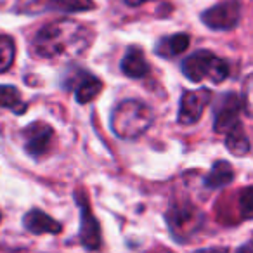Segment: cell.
Wrapping results in <instances>:
<instances>
[{
	"label": "cell",
	"mask_w": 253,
	"mask_h": 253,
	"mask_svg": "<svg viewBox=\"0 0 253 253\" xmlns=\"http://www.w3.org/2000/svg\"><path fill=\"white\" fill-rule=\"evenodd\" d=\"M189 35L186 33H177V35L167 37L156 47V54H160L162 57H173V56H180L184 50L189 47Z\"/></svg>",
	"instance_id": "obj_13"
},
{
	"label": "cell",
	"mask_w": 253,
	"mask_h": 253,
	"mask_svg": "<svg viewBox=\"0 0 253 253\" xmlns=\"http://www.w3.org/2000/svg\"><path fill=\"white\" fill-rule=\"evenodd\" d=\"M203 23L211 30H232L241 19V4L239 0H227L222 4L210 7L201 14Z\"/></svg>",
	"instance_id": "obj_5"
},
{
	"label": "cell",
	"mask_w": 253,
	"mask_h": 253,
	"mask_svg": "<svg viewBox=\"0 0 253 253\" xmlns=\"http://www.w3.org/2000/svg\"><path fill=\"white\" fill-rule=\"evenodd\" d=\"M102 90V84L99 78L92 77V75H85L84 80L78 84L77 87V101L80 104H87V102L94 101Z\"/></svg>",
	"instance_id": "obj_17"
},
{
	"label": "cell",
	"mask_w": 253,
	"mask_h": 253,
	"mask_svg": "<svg viewBox=\"0 0 253 253\" xmlns=\"http://www.w3.org/2000/svg\"><path fill=\"white\" fill-rule=\"evenodd\" d=\"M128 5H134V7H137V5L144 4V2H149V0H125Z\"/></svg>",
	"instance_id": "obj_21"
},
{
	"label": "cell",
	"mask_w": 253,
	"mask_h": 253,
	"mask_svg": "<svg viewBox=\"0 0 253 253\" xmlns=\"http://www.w3.org/2000/svg\"><path fill=\"white\" fill-rule=\"evenodd\" d=\"M122 71L130 78H142L148 75L149 64L139 47H130L122 61Z\"/></svg>",
	"instance_id": "obj_12"
},
{
	"label": "cell",
	"mask_w": 253,
	"mask_h": 253,
	"mask_svg": "<svg viewBox=\"0 0 253 253\" xmlns=\"http://www.w3.org/2000/svg\"><path fill=\"white\" fill-rule=\"evenodd\" d=\"M77 203L80 207V241L87 250H97L101 246V227L95 220L94 213L90 210L87 198L82 193H77Z\"/></svg>",
	"instance_id": "obj_8"
},
{
	"label": "cell",
	"mask_w": 253,
	"mask_h": 253,
	"mask_svg": "<svg viewBox=\"0 0 253 253\" xmlns=\"http://www.w3.org/2000/svg\"><path fill=\"white\" fill-rule=\"evenodd\" d=\"M239 213L241 218H253V186L245 187L239 194Z\"/></svg>",
	"instance_id": "obj_19"
},
{
	"label": "cell",
	"mask_w": 253,
	"mask_h": 253,
	"mask_svg": "<svg viewBox=\"0 0 253 253\" xmlns=\"http://www.w3.org/2000/svg\"><path fill=\"white\" fill-rule=\"evenodd\" d=\"M92 0H35L28 12H42V11H63V12H82L94 9Z\"/></svg>",
	"instance_id": "obj_10"
},
{
	"label": "cell",
	"mask_w": 253,
	"mask_h": 253,
	"mask_svg": "<svg viewBox=\"0 0 253 253\" xmlns=\"http://www.w3.org/2000/svg\"><path fill=\"white\" fill-rule=\"evenodd\" d=\"M155 122L153 109L141 101H123L111 115V128L120 139L132 141L141 137Z\"/></svg>",
	"instance_id": "obj_2"
},
{
	"label": "cell",
	"mask_w": 253,
	"mask_h": 253,
	"mask_svg": "<svg viewBox=\"0 0 253 253\" xmlns=\"http://www.w3.org/2000/svg\"><path fill=\"white\" fill-rule=\"evenodd\" d=\"M243 108V99H239L238 94H227L222 97L220 106L215 111L213 128L217 134H227L236 125H239V113Z\"/></svg>",
	"instance_id": "obj_9"
},
{
	"label": "cell",
	"mask_w": 253,
	"mask_h": 253,
	"mask_svg": "<svg viewBox=\"0 0 253 253\" xmlns=\"http://www.w3.org/2000/svg\"><path fill=\"white\" fill-rule=\"evenodd\" d=\"M211 101V90L200 88V90H187L182 94L179 108V123L193 125L201 118L203 111Z\"/></svg>",
	"instance_id": "obj_6"
},
{
	"label": "cell",
	"mask_w": 253,
	"mask_h": 253,
	"mask_svg": "<svg viewBox=\"0 0 253 253\" xmlns=\"http://www.w3.org/2000/svg\"><path fill=\"white\" fill-rule=\"evenodd\" d=\"M225 148L234 156H245L250 153V141L246 137L245 130H243L241 123L225 134Z\"/></svg>",
	"instance_id": "obj_15"
},
{
	"label": "cell",
	"mask_w": 253,
	"mask_h": 253,
	"mask_svg": "<svg viewBox=\"0 0 253 253\" xmlns=\"http://www.w3.org/2000/svg\"><path fill=\"white\" fill-rule=\"evenodd\" d=\"M0 218H2V213H0Z\"/></svg>",
	"instance_id": "obj_22"
},
{
	"label": "cell",
	"mask_w": 253,
	"mask_h": 253,
	"mask_svg": "<svg viewBox=\"0 0 253 253\" xmlns=\"http://www.w3.org/2000/svg\"><path fill=\"white\" fill-rule=\"evenodd\" d=\"M234 179V170H232L231 163L227 162H217L211 169V172L205 177V186L208 189H217V187L227 186V184L232 182Z\"/></svg>",
	"instance_id": "obj_14"
},
{
	"label": "cell",
	"mask_w": 253,
	"mask_h": 253,
	"mask_svg": "<svg viewBox=\"0 0 253 253\" xmlns=\"http://www.w3.org/2000/svg\"><path fill=\"white\" fill-rule=\"evenodd\" d=\"M90 32L73 19H57L43 28L33 39V50L45 59H75L88 49Z\"/></svg>",
	"instance_id": "obj_1"
},
{
	"label": "cell",
	"mask_w": 253,
	"mask_h": 253,
	"mask_svg": "<svg viewBox=\"0 0 253 253\" xmlns=\"http://www.w3.org/2000/svg\"><path fill=\"white\" fill-rule=\"evenodd\" d=\"M167 218L170 222V229L179 238V241H182V238H191L203 224L201 210H198L189 201L170 207Z\"/></svg>",
	"instance_id": "obj_4"
},
{
	"label": "cell",
	"mask_w": 253,
	"mask_h": 253,
	"mask_svg": "<svg viewBox=\"0 0 253 253\" xmlns=\"http://www.w3.org/2000/svg\"><path fill=\"white\" fill-rule=\"evenodd\" d=\"M182 71L194 84H200L205 78H208L213 84H220L229 77V64L227 61L220 59L210 50H198L186 57Z\"/></svg>",
	"instance_id": "obj_3"
},
{
	"label": "cell",
	"mask_w": 253,
	"mask_h": 253,
	"mask_svg": "<svg viewBox=\"0 0 253 253\" xmlns=\"http://www.w3.org/2000/svg\"><path fill=\"white\" fill-rule=\"evenodd\" d=\"M243 108L248 113V116L253 118V73L245 80V87H243Z\"/></svg>",
	"instance_id": "obj_20"
},
{
	"label": "cell",
	"mask_w": 253,
	"mask_h": 253,
	"mask_svg": "<svg viewBox=\"0 0 253 253\" xmlns=\"http://www.w3.org/2000/svg\"><path fill=\"white\" fill-rule=\"evenodd\" d=\"M14 40L7 35H0V73H4L5 70L11 68V64L14 63Z\"/></svg>",
	"instance_id": "obj_18"
},
{
	"label": "cell",
	"mask_w": 253,
	"mask_h": 253,
	"mask_svg": "<svg viewBox=\"0 0 253 253\" xmlns=\"http://www.w3.org/2000/svg\"><path fill=\"white\" fill-rule=\"evenodd\" d=\"M0 106L11 109L16 115H23L26 111V104L21 99L19 90L11 85H0Z\"/></svg>",
	"instance_id": "obj_16"
},
{
	"label": "cell",
	"mask_w": 253,
	"mask_h": 253,
	"mask_svg": "<svg viewBox=\"0 0 253 253\" xmlns=\"http://www.w3.org/2000/svg\"><path fill=\"white\" fill-rule=\"evenodd\" d=\"M23 224L33 234H59L63 225L42 210H32L25 215Z\"/></svg>",
	"instance_id": "obj_11"
},
{
	"label": "cell",
	"mask_w": 253,
	"mask_h": 253,
	"mask_svg": "<svg viewBox=\"0 0 253 253\" xmlns=\"http://www.w3.org/2000/svg\"><path fill=\"white\" fill-rule=\"evenodd\" d=\"M23 135H25L26 141V151H28V155L35 156V158L47 155L49 149L52 148L54 128L43 122H35L32 125H28L23 130Z\"/></svg>",
	"instance_id": "obj_7"
}]
</instances>
